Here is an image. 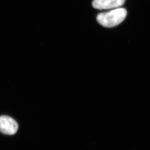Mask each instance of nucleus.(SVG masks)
<instances>
[{
  "instance_id": "obj_2",
  "label": "nucleus",
  "mask_w": 150,
  "mask_h": 150,
  "mask_svg": "<svg viewBox=\"0 0 150 150\" xmlns=\"http://www.w3.org/2000/svg\"><path fill=\"white\" fill-rule=\"evenodd\" d=\"M18 128V124L13 118L7 116H0V131L6 134H14Z\"/></svg>"
},
{
  "instance_id": "obj_3",
  "label": "nucleus",
  "mask_w": 150,
  "mask_h": 150,
  "mask_svg": "<svg viewBox=\"0 0 150 150\" xmlns=\"http://www.w3.org/2000/svg\"><path fill=\"white\" fill-rule=\"evenodd\" d=\"M125 0H93L92 6L94 8L102 9H111L123 5Z\"/></svg>"
},
{
  "instance_id": "obj_1",
  "label": "nucleus",
  "mask_w": 150,
  "mask_h": 150,
  "mask_svg": "<svg viewBox=\"0 0 150 150\" xmlns=\"http://www.w3.org/2000/svg\"><path fill=\"white\" fill-rule=\"evenodd\" d=\"M126 15L127 11L125 8H120L100 13L97 17V21L104 27H112L121 23Z\"/></svg>"
}]
</instances>
